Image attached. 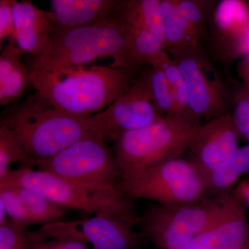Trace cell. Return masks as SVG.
Instances as JSON below:
<instances>
[{
  "label": "cell",
  "instance_id": "obj_1",
  "mask_svg": "<svg viewBox=\"0 0 249 249\" xmlns=\"http://www.w3.org/2000/svg\"><path fill=\"white\" fill-rule=\"evenodd\" d=\"M0 124L17 135L31 165L48 160L80 139L104 137L95 114H68L57 109L37 91L8 109Z\"/></svg>",
  "mask_w": 249,
  "mask_h": 249
},
{
  "label": "cell",
  "instance_id": "obj_2",
  "mask_svg": "<svg viewBox=\"0 0 249 249\" xmlns=\"http://www.w3.org/2000/svg\"><path fill=\"white\" fill-rule=\"evenodd\" d=\"M137 70L111 66H78L55 72L30 68V80L37 92L62 111L90 116L106 109L129 89Z\"/></svg>",
  "mask_w": 249,
  "mask_h": 249
},
{
  "label": "cell",
  "instance_id": "obj_3",
  "mask_svg": "<svg viewBox=\"0 0 249 249\" xmlns=\"http://www.w3.org/2000/svg\"><path fill=\"white\" fill-rule=\"evenodd\" d=\"M22 186L37 192L66 209L87 213L109 214L134 226L139 225L134 199L124 194L116 186L102 188L86 186L69 181L48 172L34 170L31 164H23L10 170L0 179V186Z\"/></svg>",
  "mask_w": 249,
  "mask_h": 249
},
{
  "label": "cell",
  "instance_id": "obj_4",
  "mask_svg": "<svg viewBox=\"0 0 249 249\" xmlns=\"http://www.w3.org/2000/svg\"><path fill=\"white\" fill-rule=\"evenodd\" d=\"M200 124L194 117L167 115L155 124L116 137L111 142L120 181L135 179L157 163L181 157Z\"/></svg>",
  "mask_w": 249,
  "mask_h": 249
},
{
  "label": "cell",
  "instance_id": "obj_5",
  "mask_svg": "<svg viewBox=\"0 0 249 249\" xmlns=\"http://www.w3.org/2000/svg\"><path fill=\"white\" fill-rule=\"evenodd\" d=\"M109 57L114 60L111 66L134 70L127 55L125 30L112 16L97 24L55 31L45 52L31 60V68L55 72Z\"/></svg>",
  "mask_w": 249,
  "mask_h": 249
},
{
  "label": "cell",
  "instance_id": "obj_6",
  "mask_svg": "<svg viewBox=\"0 0 249 249\" xmlns=\"http://www.w3.org/2000/svg\"><path fill=\"white\" fill-rule=\"evenodd\" d=\"M222 208V195L187 204L151 205L141 215L139 232L156 248L188 249L213 227Z\"/></svg>",
  "mask_w": 249,
  "mask_h": 249
},
{
  "label": "cell",
  "instance_id": "obj_7",
  "mask_svg": "<svg viewBox=\"0 0 249 249\" xmlns=\"http://www.w3.org/2000/svg\"><path fill=\"white\" fill-rule=\"evenodd\" d=\"M116 188L132 199L158 204H187L207 196L206 177L193 160L182 157L157 163L131 181H119Z\"/></svg>",
  "mask_w": 249,
  "mask_h": 249
},
{
  "label": "cell",
  "instance_id": "obj_8",
  "mask_svg": "<svg viewBox=\"0 0 249 249\" xmlns=\"http://www.w3.org/2000/svg\"><path fill=\"white\" fill-rule=\"evenodd\" d=\"M186 83L193 116L208 121L230 114L232 82L218 70L202 46L169 54Z\"/></svg>",
  "mask_w": 249,
  "mask_h": 249
},
{
  "label": "cell",
  "instance_id": "obj_9",
  "mask_svg": "<svg viewBox=\"0 0 249 249\" xmlns=\"http://www.w3.org/2000/svg\"><path fill=\"white\" fill-rule=\"evenodd\" d=\"M32 165L86 186L111 188L121 178L114 152L101 136L80 139L48 160L34 162Z\"/></svg>",
  "mask_w": 249,
  "mask_h": 249
},
{
  "label": "cell",
  "instance_id": "obj_10",
  "mask_svg": "<svg viewBox=\"0 0 249 249\" xmlns=\"http://www.w3.org/2000/svg\"><path fill=\"white\" fill-rule=\"evenodd\" d=\"M209 40L211 59L229 71L232 62L249 53V1H216L210 17Z\"/></svg>",
  "mask_w": 249,
  "mask_h": 249
},
{
  "label": "cell",
  "instance_id": "obj_11",
  "mask_svg": "<svg viewBox=\"0 0 249 249\" xmlns=\"http://www.w3.org/2000/svg\"><path fill=\"white\" fill-rule=\"evenodd\" d=\"M95 115L105 139L110 141L121 134L155 124L165 116L154 102L147 69L109 107Z\"/></svg>",
  "mask_w": 249,
  "mask_h": 249
},
{
  "label": "cell",
  "instance_id": "obj_12",
  "mask_svg": "<svg viewBox=\"0 0 249 249\" xmlns=\"http://www.w3.org/2000/svg\"><path fill=\"white\" fill-rule=\"evenodd\" d=\"M240 139L231 114L211 119L200 124L192 139L190 160L206 177L235 153Z\"/></svg>",
  "mask_w": 249,
  "mask_h": 249
},
{
  "label": "cell",
  "instance_id": "obj_13",
  "mask_svg": "<svg viewBox=\"0 0 249 249\" xmlns=\"http://www.w3.org/2000/svg\"><path fill=\"white\" fill-rule=\"evenodd\" d=\"M220 214L209 231L188 249H249L247 209L232 191L222 195Z\"/></svg>",
  "mask_w": 249,
  "mask_h": 249
},
{
  "label": "cell",
  "instance_id": "obj_14",
  "mask_svg": "<svg viewBox=\"0 0 249 249\" xmlns=\"http://www.w3.org/2000/svg\"><path fill=\"white\" fill-rule=\"evenodd\" d=\"M14 16L16 46L33 58L45 52L54 29L47 11L36 7L31 1L14 0Z\"/></svg>",
  "mask_w": 249,
  "mask_h": 249
},
{
  "label": "cell",
  "instance_id": "obj_15",
  "mask_svg": "<svg viewBox=\"0 0 249 249\" xmlns=\"http://www.w3.org/2000/svg\"><path fill=\"white\" fill-rule=\"evenodd\" d=\"M119 0H51L47 12L54 32L86 27L107 20Z\"/></svg>",
  "mask_w": 249,
  "mask_h": 249
},
{
  "label": "cell",
  "instance_id": "obj_16",
  "mask_svg": "<svg viewBox=\"0 0 249 249\" xmlns=\"http://www.w3.org/2000/svg\"><path fill=\"white\" fill-rule=\"evenodd\" d=\"M134 225L111 214L93 215L80 221V227L93 249H137L142 243Z\"/></svg>",
  "mask_w": 249,
  "mask_h": 249
},
{
  "label": "cell",
  "instance_id": "obj_17",
  "mask_svg": "<svg viewBox=\"0 0 249 249\" xmlns=\"http://www.w3.org/2000/svg\"><path fill=\"white\" fill-rule=\"evenodd\" d=\"M30 249H89L80 227V221H62L44 224L27 232Z\"/></svg>",
  "mask_w": 249,
  "mask_h": 249
},
{
  "label": "cell",
  "instance_id": "obj_18",
  "mask_svg": "<svg viewBox=\"0 0 249 249\" xmlns=\"http://www.w3.org/2000/svg\"><path fill=\"white\" fill-rule=\"evenodd\" d=\"M112 17L124 27L150 31L164 42L160 0L120 1Z\"/></svg>",
  "mask_w": 249,
  "mask_h": 249
},
{
  "label": "cell",
  "instance_id": "obj_19",
  "mask_svg": "<svg viewBox=\"0 0 249 249\" xmlns=\"http://www.w3.org/2000/svg\"><path fill=\"white\" fill-rule=\"evenodd\" d=\"M20 49L9 43L0 55V105L7 106L21 97L31 83L30 69L21 62Z\"/></svg>",
  "mask_w": 249,
  "mask_h": 249
},
{
  "label": "cell",
  "instance_id": "obj_20",
  "mask_svg": "<svg viewBox=\"0 0 249 249\" xmlns=\"http://www.w3.org/2000/svg\"><path fill=\"white\" fill-rule=\"evenodd\" d=\"M249 173V144L240 147L222 164L208 174L207 196H221L232 191L240 178Z\"/></svg>",
  "mask_w": 249,
  "mask_h": 249
},
{
  "label": "cell",
  "instance_id": "obj_21",
  "mask_svg": "<svg viewBox=\"0 0 249 249\" xmlns=\"http://www.w3.org/2000/svg\"><path fill=\"white\" fill-rule=\"evenodd\" d=\"M164 27L165 50L168 54L199 45L184 19L178 14L174 0H160Z\"/></svg>",
  "mask_w": 249,
  "mask_h": 249
},
{
  "label": "cell",
  "instance_id": "obj_22",
  "mask_svg": "<svg viewBox=\"0 0 249 249\" xmlns=\"http://www.w3.org/2000/svg\"><path fill=\"white\" fill-rule=\"evenodd\" d=\"M124 29L127 55L131 66L134 70H139L143 64L149 65L165 51L164 42L150 31L134 28Z\"/></svg>",
  "mask_w": 249,
  "mask_h": 249
},
{
  "label": "cell",
  "instance_id": "obj_23",
  "mask_svg": "<svg viewBox=\"0 0 249 249\" xmlns=\"http://www.w3.org/2000/svg\"><path fill=\"white\" fill-rule=\"evenodd\" d=\"M14 188L27 208L35 224H47L61 220L67 209L55 204L45 196L26 187L11 186Z\"/></svg>",
  "mask_w": 249,
  "mask_h": 249
},
{
  "label": "cell",
  "instance_id": "obj_24",
  "mask_svg": "<svg viewBox=\"0 0 249 249\" xmlns=\"http://www.w3.org/2000/svg\"><path fill=\"white\" fill-rule=\"evenodd\" d=\"M174 2L196 40L200 42L206 39L210 17L216 1L174 0Z\"/></svg>",
  "mask_w": 249,
  "mask_h": 249
},
{
  "label": "cell",
  "instance_id": "obj_25",
  "mask_svg": "<svg viewBox=\"0 0 249 249\" xmlns=\"http://www.w3.org/2000/svg\"><path fill=\"white\" fill-rule=\"evenodd\" d=\"M148 65L160 67L164 72L173 91L176 115L196 118L190 111L186 83L181 72L169 54L165 51L161 52Z\"/></svg>",
  "mask_w": 249,
  "mask_h": 249
},
{
  "label": "cell",
  "instance_id": "obj_26",
  "mask_svg": "<svg viewBox=\"0 0 249 249\" xmlns=\"http://www.w3.org/2000/svg\"><path fill=\"white\" fill-rule=\"evenodd\" d=\"M230 114L240 139L249 144V88L242 82H232Z\"/></svg>",
  "mask_w": 249,
  "mask_h": 249
},
{
  "label": "cell",
  "instance_id": "obj_27",
  "mask_svg": "<svg viewBox=\"0 0 249 249\" xmlns=\"http://www.w3.org/2000/svg\"><path fill=\"white\" fill-rule=\"evenodd\" d=\"M147 71L150 91L156 106L165 116L176 115L173 91L164 72L156 65H149Z\"/></svg>",
  "mask_w": 249,
  "mask_h": 249
},
{
  "label": "cell",
  "instance_id": "obj_28",
  "mask_svg": "<svg viewBox=\"0 0 249 249\" xmlns=\"http://www.w3.org/2000/svg\"><path fill=\"white\" fill-rule=\"evenodd\" d=\"M15 162L29 164L17 135L9 127L0 124V179L4 178L11 170L10 165Z\"/></svg>",
  "mask_w": 249,
  "mask_h": 249
},
{
  "label": "cell",
  "instance_id": "obj_29",
  "mask_svg": "<svg viewBox=\"0 0 249 249\" xmlns=\"http://www.w3.org/2000/svg\"><path fill=\"white\" fill-rule=\"evenodd\" d=\"M0 203L10 219L20 223L25 228L34 224L25 205L13 187L0 186Z\"/></svg>",
  "mask_w": 249,
  "mask_h": 249
},
{
  "label": "cell",
  "instance_id": "obj_30",
  "mask_svg": "<svg viewBox=\"0 0 249 249\" xmlns=\"http://www.w3.org/2000/svg\"><path fill=\"white\" fill-rule=\"evenodd\" d=\"M27 228L8 218L0 224V249H30Z\"/></svg>",
  "mask_w": 249,
  "mask_h": 249
},
{
  "label": "cell",
  "instance_id": "obj_31",
  "mask_svg": "<svg viewBox=\"0 0 249 249\" xmlns=\"http://www.w3.org/2000/svg\"><path fill=\"white\" fill-rule=\"evenodd\" d=\"M14 0H1L0 1V47L6 39H9V43L16 45L15 36V22L14 16Z\"/></svg>",
  "mask_w": 249,
  "mask_h": 249
},
{
  "label": "cell",
  "instance_id": "obj_32",
  "mask_svg": "<svg viewBox=\"0 0 249 249\" xmlns=\"http://www.w3.org/2000/svg\"><path fill=\"white\" fill-rule=\"evenodd\" d=\"M232 191L246 209L249 210V181H240Z\"/></svg>",
  "mask_w": 249,
  "mask_h": 249
},
{
  "label": "cell",
  "instance_id": "obj_33",
  "mask_svg": "<svg viewBox=\"0 0 249 249\" xmlns=\"http://www.w3.org/2000/svg\"><path fill=\"white\" fill-rule=\"evenodd\" d=\"M237 71L242 83L249 88V53L245 55L239 63Z\"/></svg>",
  "mask_w": 249,
  "mask_h": 249
}]
</instances>
